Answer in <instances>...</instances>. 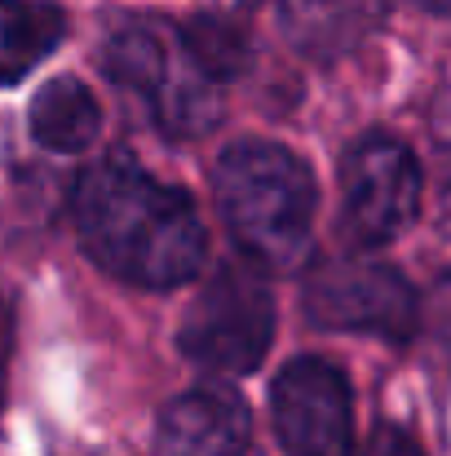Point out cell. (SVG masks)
<instances>
[{"label": "cell", "instance_id": "obj_1", "mask_svg": "<svg viewBox=\"0 0 451 456\" xmlns=\"http://www.w3.org/2000/svg\"><path fill=\"white\" fill-rule=\"evenodd\" d=\"M71 208L89 257L138 289H177L195 280L208 257L199 208L150 177L129 151L89 164L76 182Z\"/></svg>", "mask_w": 451, "mask_h": 456}, {"label": "cell", "instance_id": "obj_2", "mask_svg": "<svg viewBox=\"0 0 451 456\" xmlns=\"http://www.w3.org/2000/svg\"><path fill=\"white\" fill-rule=\"evenodd\" d=\"M213 200L239 253L262 271H297L310 257L318 186L301 155L275 142H235L213 164Z\"/></svg>", "mask_w": 451, "mask_h": 456}, {"label": "cell", "instance_id": "obj_3", "mask_svg": "<svg viewBox=\"0 0 451 456\" xmlns=\"http://www.w3.org/2000/svg\"><path fill=\"white\" fill-rule=\"evenodd\" d=\"M102 67L120 89L147 102L155 125L168 138H199L226 111L221 85L190 58L181 27H168L155 18L111 27L102 45Z\"/></svg>", "mask_w": 451, "mask_h": 456}, {"label": "cell", "instance_id": "obj_4", "mask_svg": "<svg viewBox=\"0 0 451 456\" xmlns=\"http://www.w3.org/2000/svg\"><path fill=\"white\" fill-rule=\"evenodd\" d=\"M275 337V297L266 284V271L244 257L217 266V275L204 284V293L190 302L177 341L181 354L217 377H248Z\"/></svg>", "mask_w": 451, "mask_h": 456}, {"label": "cell", "instance_id": "obj_5", "mask_svg": "<svg viewBox=\"0 0 451 456\" xmlns=\"http://www.w3.org/2000/svg\"><path fill=\"white\" fill-rule=\"evenodd\" d=\"M305 314L332 332H372L403 346L416 332L421 302L394 266L367 257H332L305 280Z\"/></svg>", "mask_w": 451, "mask_h": 456}, {"label": "cell", "instance_id": "obj_6", "mask_svg": "<svg viewBox=\"0 0 451 456\" xmlns=\"http://www.w3.org/2000/svg\"><path fill=\"white\" fill-rule=\"evenodd\" d=\"M421 208V164L399 138L367 134L341 164V226L358 248L399 240Z\"/></svg>", "mask_w": 451, "mask_h": 456}, {"label": "cell", "instance_id": "obj_7", "mask_svg": "<svg viewBox=\"0 0 451 456\" xmlns=\"http://www.w3.org/2000/svg\"><path fill=\"white\" fill-rule=\"evenodd\" d=\"M275 430L288 456H354V399L327 359H293L275 390Z\"/></svg>", "mask_w": 451, "mask_h": 456}, {"label": "cell", "instance_id": "obj_8", "mask_svg": "<svg viewBox=\"0 0 451 456\" xmlns=\"http://www.w3.org/2000/svg\"><path fill=\"white\" fill-rule=\"evenodd\" d=\"M248 408L230 390H186L159 412L150 456H244Z\"/></svg>", "mask_w": 451, "mask_h": 456}, {"label": "cell", "instance_id": "obj_9", "mask_svg": "<svg viewBox=\"0 0 451 456\" xmlns=\"http://www.w3.org/2000/svg\"><path fill=\"white\" fill-rule=\"evenodd\" d=\"M279 13L301 53L332 62L381 27L385 0H279Z\"/></svg>", "mask_w": 451, "mask_h": 456}, {"label": "cell", "instance_id": "obj_10", "mask_svg": "<svg viewBox=\"0 0 451 456\" xmlns=\"http://www.w3.org/2000/svg\"><path fill=\"white\" fill-rule=\"evenodd\" d=\"M27 125H31V138L40 147L58 155L85 151L98 129H102V111H98V98L71 80V76H58L49 85H40V94L31 98V111H27Z\"/></svg>", "mask_w": 451, "mask_h": 456}, {"label": "cell", "instance_id": "obj_11", "mask_svg": "<svg viewBox=\"0 0 451 456\" xmlns=\"http://www.w3.org/2000/svg\"><path fill=\"white\" fill-rule=\"evenodd\" d=\"M67 36V13L49 0H0V85H18Z\"/></svg>", "mask_w": 451, "mask_h": 456}, {"label": "cell", "instance_id": "obj_12", "mask_svg": "<svg viewBox=\"0 0 451 456\" xmlns=\"http://www.w3.org/2000/svg\"><path fill=\"white\" fill-rule=\"evenodd\" d=\"M181 40L190 49V58L217 80H235L244 76L248 67V31L230 18H195V22H181Z\"/></svg>", "mask_w": 451, "mask_h": 456}, {"label": "cell", "instance_id": "obj_13", "mask_svg": "<svg viewBox=\"0 0 451 456\" xmlns=\"http://www.w3.org/2000/svg\"><path fill=\"white\" fill-rule=\"evenodd\" d=\"M367 456H425L416 448V439L412 435H403L399 426H381L376 435H372V448Z\"/></svg>", "mask_w": 451, "mask_h": 456}, {"label": "cell", "instance_id": "obj_14", "mask_svg": "<svg viewBox=\"0 0 451 456\" xmlns=\"http://www.w3.org/2000/svg\"><path fill=\"white\" fill-rule=\"evenodd\" d=\"M9 354H13V314L0 302V399H4V372H9Z\"/></svg>", "mask_w": 451, "mask_h": 456}, {"label": "cell", "instance_id": "obj_15", "mask_svg": "<svg viewBox=\"0 0 451 456\" xmlns=\"http://www.w3.org/2000/svg\"><path fill=\"white\" fill-rule=\"evenodd\" d=\"M416 4H425V9H434V13H451V0H416Z\"/></svg>", "mask_w": 451, "mask_h": 456}]
</instances>
